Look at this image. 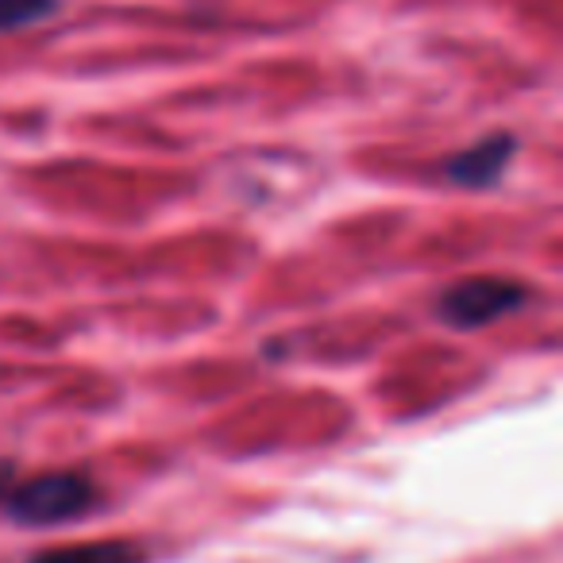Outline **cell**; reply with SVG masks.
Returning a JSON list of instances; mask_svg holds the SVG:
<instances>
[{
  "label": "cell",
  "mask_w": 563,
  "mask_h": 563,
  "mask_svg": "<svg viewBox=\"0 0 563 563\" xmlns=\"http://www.w3.org/2000/svg\"><path fill=\"white\" fill-rule=\"evenodd\" d=\"M58 0H0V32H20L27 24L55 16Z\"/></svg>",
  "instance_id": "cell-5"
},
{
  "label": "cell",
  "mask_w": 563,
  "mask_h": 563,
  "mask_svg": "<svg viewBox=\"0 0 563 563\" xmlns=\"http://www.w3.org/2000/svg\"><path fill=\"white\" fill-rule=\"evenodd\" d=\"M525 301H529V290L521 282L498 278V274H478V278L448 286L437 301V313L452 329H486V324L517 313Z\"/></svg>",
  "instance_id": "cell-1"
},
{
  "label": "cell",
  "mask_w": 563,
  "mask_h": 563,
  "mask_svg": "<svg viewBox=\"0 0 563 563\" xmlns=\"http://www.w3.org/2000/svg\"><path fill=\"white\" fill-rule=\"evenodd\" d=\"M9 475H12V471L4 467V463H0V490H4V483H9Z\"/></svg>",
  "instance_id": "cell-6"
},
{
  "label": "cell",
  "mask_w": 563,
  "mask_h": 563,
  "mask_svg": "<svg viewBox=\"0 0 563 563\" xmlns=\"http://www.w3.org/2000/svg\"><path fill=\"white\" fill-rule=\"evenodd\" d=\"M514 151H517V135L494 132V135H486V140H478L475 147H467L455 158H448L444 174L463 189H486L501 178V170L509 166Z\"/></svg>",
  "instance_id": "cell-3"
},
{
  "label": "cell",
  "mask_w": 563,
  "mask_h": 563,
  "mask_svg": "<svg viewBox=\"0 0 563 563\" xmlns=\"http://www.w3.org/2000/svg\"><path fill=\"white\" fill-rule=\"evenodd\" d=\"M97 501V486L78 471H51L24 483L9 498V514L20 525H63L81 517Z\"/></svg>",
  "instance_id": "cell-2"
},
{
  "label": "cell",
  "mask_w": 563,
  "mask_h": 563,
  "mask_svg": "<svg viewBox=\"0 0 563 563\" xmlns=\"http://www.w3.org/2000/svg\"><path fill=\"white\" fill-rule=\"evenodd\" d=\"M32 563H143V555L124 540H101V544H74L35 555Z\"/></svg>",
  "instance_id": "cell-4"
}]
</instances>
